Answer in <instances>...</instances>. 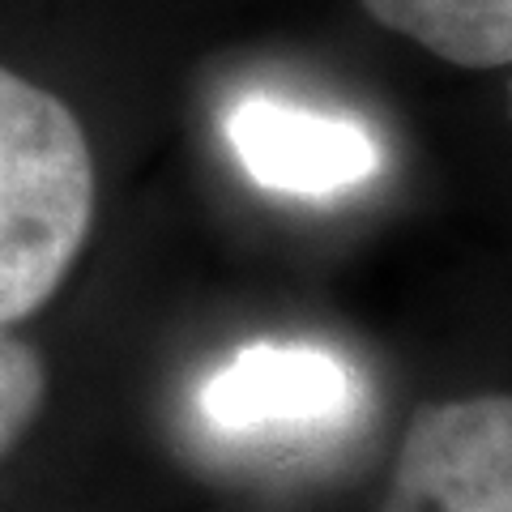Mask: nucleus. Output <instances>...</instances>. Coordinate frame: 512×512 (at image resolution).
<instances>
[{"label":"nucleus","mask_w":512,"mask_h":512,"mask_svg":"<svg viewBox=\"0 0 512 512\" xmlns=\"http://www.w3.org/2000/svg\"><path fill=\"white\" fill-rule=\"evenodd\" d=\"M380 512H512V397L427 406L402 440Z\"/></svg>","instance_id":"nucleus-3"},{"label":"nucleus","mask_w":512,"mask_h":512,"mask_svg":"<svg viewBox=\"0 0 512 512\" xmlns=\"http://www.w3.org/2000/svg\"><path fill=\"white\" fill-rule=\"evenodd\" d=\"M359 410V376L342 355L303 342H256L201 389V419L235 444H312Z\"/></svg>","instance_id":"nucleus-2"},{"label":"nucleus","mask_w":512,"mask_h":512,"mask_svg":"<svg viewBox=\"0 0 512 512\" xmlns=\"http://www.w3.org/2000/svg\"><path fill=\"white\" fill-rule=\"evenodd\" d=\"M227 141L256 184L291 197H329L380 171V150L363 124L282 99L231 107Z\"/></svg>","instance_id":"nucleus-4"},{"label":"nucleus","mask_w":512,"mask_h":512,"mask_svg":"<svg viewBox=\"0 0 512 512\" xmlns=\"http://www.w3.org/2000/svg\"><path fill=\"white\" fill-rule=\"evenodd\" d=\"M94 218V158L52 90L0 69V329L56 295Z\"/></svg>","instance_id":"nucleus-1"},{"label":"nucleus","mask_w":512,"mask_h":512,"mask_svg":"<svg viewBox=\"0 0 512 512\" xmlns=\"http://www.w3.org/2000/svg\"><path fill=\"white\" fill-rule=\"evenodd\" d=\"M47 397V372L35 346L0 329V457L39 419Z\"/></svg>","instance_id":"nucleus-6"},{"label":"nucleus","mask_w":512,"mask_h":512,"mask_svg":"<svg viewBox=\"0 0 512 512\" xmlns=\"http://www.w3.org/2000/svg\"><path fill=\"white\" fill-rule=\"evenodd\" d=\"M363 9L461 69L512 64V0H363Z\"/></svg>","instance_id":"nucleus-5"}]
</instances>
